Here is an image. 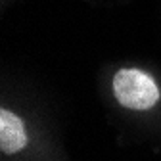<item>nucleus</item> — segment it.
I'll use <instances>...</instances> for the list:
<instances>
[{"label":"nucleus","mask_w":161,"mask_h":161,"mask_svg":"<svg viewBox=\"0 0 161 161\" xmlns=\"http://www.w3.org/2000/svg\"><path fill=\"white\" fill-rule=\"evenodd\" d=\"M113 92L121 106L130 109H150L159 98L153 79L138 69H121L113 77Z\"/></svg>","instance_id":"1"},{"label":"nucleus","mask_w":161,"mask_h":161,"mask_svg":"<svg viewBox=\"0 0 161 161\" xmlns=\"http://www.w3.org/2000/svg\"><path fill=\"white\" fill-rule=\"evenodd\" d=\"M27 144V132L15 113L0 111V148L4 153H15Z\"/></svg>","instance_id":"2"}]
</instances>
